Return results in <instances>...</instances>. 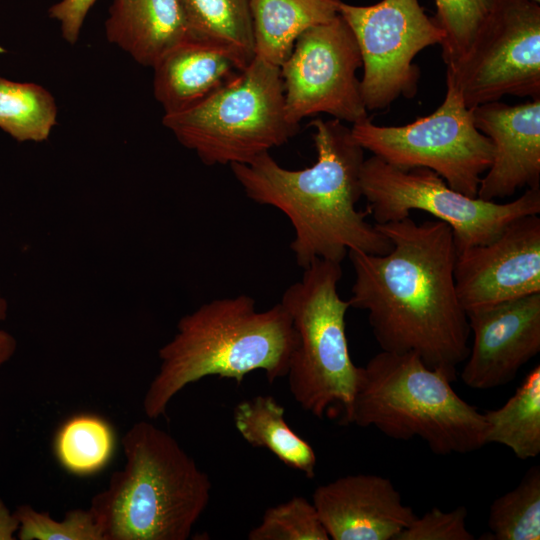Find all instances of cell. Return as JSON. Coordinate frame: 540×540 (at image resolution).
<instances>
[{
  "label": "cell",
  "instance_id": "1",
  "mask_svg": "<svg viewBox=\"0 0 540 540\" xmlns=\"http://www.w3.org/2000/svg\"><path fill=\"white\" fill-rule=\"evenodd\" d=\"M375 226L391 249L348 252L355 272L350 307L367 311L381 350L415 353L427 366L457 377L469 353L470 329L455 289L450 226L410 217Z\"/></svg>",
  "mask_w": 540,
  "mask_h": 540
},
{
  "label": "cell",
  "instance_id": "2",
  "mask_svg": "<svg viewBox=\"0 0 540 540\" xmlns=\"http://www.w3.org/2000/svg\"><path fill=\"white\" fill-rule=\"evenodd\" d=\"M310 125L317 153L312 166L286 169L267 152L230 165L234 177L249 199L289 219L290 248L301 268L318 259L341 264L350 250L386 254L389 239L366 220V211L356 209L364 149L340 120L316 118Z\"/></svg>",
  "mask_w": 540,
  "mask_h": 540
},
{
  "label": "cell",
  "instance_id": "3",
  "mask_svg": "<svg viewBox=\"0 0 540 540\" xmlns=\"http://www.w3.org/2000/svg\"><path fill=\"white\" fill-rule=\"evenodd\" d=\"M292 319L281 302L258 310L245 294L214 299L180 318L177 332L158 352L160 366L143 399L149 419L165 415L173 397L207 376L240 384L255 370L269 383L287 375L297 345Z\"/></svg>",
  "mask_w": 540,
  "mask_h": 540
},
{
  "label": "cell",
  "instance_id": "4",
  "mask_svg": "<svg viewBox=\"0 0 540 540\" xmlns=\"http://www.w3.org/2000/svg\"><path fill=\"white\" fill-rule=\"evenodd\" d=\"M121 443L125 464L89 507L103 540H186L210 499L207 473L147 421L134 423Z\"/></svg>",
  "mask_w": 540,
  "mask_h": 540
},
{
  "label": "cell",
  "instance_id": "5",
  "mask_svg": "<svg viewBox=\"0 0 540 540\" xmlns=\"http://www.w3.org/2000/svg\"><path fill=\"white\" fill-rule=\"evenodd\" d=\"M456 378L415 353L381 350L359 368L348 424L375 427L396 440L419 437L442 456L481 449L488 424L453 389Z\"/></svg>",
  "mask_w": 540,
  "mask_h": 540
},
{
  "label": "cell",
  "instance_id": "6",
  "mask_svg": "<svg viewBox=\"0 0 540 540\" xmlns=\"http://www.w3.org/2000/svg\"><path fill=\"white\" fill-rule=\"evenodd\" d=\"M341 277L340 263L315 260L280 302L298 338L286 375L292 396L317 418L347 425L360 367L349 353L345 315L350 305L338 292Z\"/></svg>",
  "mask_w": 540,
  "mask_h": 540
},
{
  "label": "cell",
  "instance_id": "7",
  "mask_svg": "<svg viewBox=\"0 0 540 540\" xmlns=\"http://www.w3.org/2000/svg\"><path fill=\"white\" fill-rule=\"evenodd\" d=\"M162 122L208 166L247 164L298 129L286 118L280 67L256 56L223 87Z\"/></svg>",
  "mask_w": 540,
  "mask_h": 540
},
{
  "label": "cell",
  "instance_id": "8",
  "mask_svg": "<svg viewBox=\"0 0 540 540\" xmlns=\"http://www.w3.org/2000/svg\"><path fill=\"white\" fill-rule=\"evenodd\" d=\"M360 186L375 224L424 211L450 226L457 254L491 242L520 217L540 214V186L506 203L486 201L451 188L428 168H399L375 155L363 161Z\"/></svg>",
  "mask_w": 540,
  "mask_h": 540
},
{
  "label": "cell",
  "instance_id": "9",
  "mask_svg": "<svg viewBox=\"0 0 540 540\" xmlns=\"http://www.w3.org/2000/svg\"><path fill=\"white\" fill-rule=\"evenodd\" d=\"M350 129L361 148L385 162L404 169L428 168L470 197H477L492 162L490 139L477 129L472 110L448 77L444 100L433 113L403 126H379L368 118Z\"/></svg>",
  "mask_w": 540,
  "mask_h": 540
},
{
  "label": "cell",
  "instance_id": "10",
  "mask_svg": "<svg viewBox=\"0 0 540 540\" xmlns=\"http://www.w3.org/2000/svg\"><path fill=\"white\" fill-rule=\"evenodd\" d=\"M446 67L469 109L507 95L540 98L539 3L495 0L466 52Z\"/></svg>",
  "mask_w": 540,
  "mask_h": 540
},
{
  "label": "cell",
  "instance_id": "11",
  "mask_svg": "<svg viewBox=\"0 0 540 540\" xmlns=\"http://www.w3.org/2000/svg\"><path fill=\"white\" fill-rule=\"evenodd\" d=\"M339 14L360 50V90L367 111L384 110L399 97L413 98L420 78L414 58L444 40L436 19L418 0H382L368 6L341 2Z\"/></svg>",
  "mask_w": 540,
  "mask_h": 540
},
{
  "label": "cell",
  "instance_id": "12",
  "mask_svg": "<svg viewBox=\"0 0 540 540\" xmlns=\"http://www.w3.org/2000/svg\"><path fill=\"white\" fill-rule=\"evenodd\" d=\"M360 67L358 44L340 14L306 30L280 66L287 121L298 127L320 113L351 124L368 119L356 75Z\"/></svg>",
  "mask_w": 540,
  "mask_h": 540
},
{
  "label": "cell",
  "instance_id": "13",
  "mask_svg": "<svg viewBox=\"0 0 540 540\" xmlns=\"http://www.w3.org/2000/svg\"><path fill=\"white\" fill-rule=\"evenodd\" d=\"M457 297L463 309L540 293V217H520L494 240L457 254Z\"/></svg>",
  "mask_w": 540,
  "mask_h": 540
},
{
  "label": "cell",
  "instance_id": "14",
  "mask_svg": "<svg viewBox=\"0 0 540 540\" xmlns=\"http://www.w3.org/2000/svg\"><path fill=\"white\" fill-rule=\"evenodd\" d=\"M473 343L461 371L464 384L507 385L540 352V293L466 310Z\"/></svg>",
  "mask_w": 540,
  "mask_h": 540
},
{
  "label": "cell",
  "instance_id": "15",
  "mask_svg": "<svg viewBox=\"0 0 540 540\" xmlns=\"http://www.w3.org/2000/svg\"><path fill=\"white\" fill-rule=\"evenodd\" d=\"M312 503L333 540H396L416 518L393 482L375 474L320 485Z\"/></svg>",
  "mask_w": 540,
  "mask_h": 540
},
{
  "label": "cell",
  "instance_id": "16",
  "mask_svg": "<svg viewBox=\"0 0 540 540\" xmlns=\"http://www.w3.org/2000/svg\"><path fill=\"white\" fill-rule=\"evenodd\" d=\"M472 110L475 126L493 145L477 197L496 201L540 186V98L518 105L493 101Z\"/></svg>",
  "mask_w": 540,
  "mask_h": 540
},
{
  "label": "cell",
  "instance_id": "17",
  "mask_svg": "<svg viewBox=\"0 0 540 540\" xmlns=\"http://www.w3.org/2000/svg\"><path fill=\"white\" fill-rule=\"evenodd\" d=\"M152 68L154 96L164 114L200 103L242 71L225 51L194 40L178 44Z\"/></svg>",
  "mask_w": 540,
  "mask_h": 540
},
{
  "label": "cell",
  "instance_id": "18",
  "mask_svg": "<svg viewBox=\"0 0 540 540\" xmlns=\"http://www.w3.org/2000/svg\"><path fill=\"white\" fill-rule=\"evenodd\" d=\"M105 32L109 42L150 67L190 40L179 0H113Z\"/></svg>",
  "mask_w": 540,
  "mask_h": 540
},
{
  "label": "cell",
  "instance_id": "19",
  "mask_svg": "<svg viewBox=\"0 0 540 540\" xmlns=\"http://www.w3.org/2000/svg\"><path fill=\"white\" fill-rule=\"evenodd\" d=\"M255 56L280 67L298 37L339 14L340 0H249Z\"/></svg>",
  "mask_w": 540,
  "mask_h": 540
},
{
  "label": "cell",
  "instance_id": "20",
  "mask_svg": "<svg viewBox=\"0 0 540 540\" xmlns=\"http://www.w3.org/2000/svg\"><path fill=\"white\" fill-rule=\"evenodd\" d=\"M285 409L272 396L257 395L239 402L234 425L253 447L268 449L283 464L315 476L316 454L312 446L293 431L284 419Z\"/></svg>",
  "mask_w": 540,
  "mask_h": 540
},
{
  "label": "cell",
  "instance_id": "21",
  "mask_svg": "<svg viewBox=\"0 0 540 540\" xmlns=\"http://www.w3.org/2000/svg\"><path fill=\"white\" fill-rule=\"evenodd\" d=\"M190 40L225 51L239 69L255 57L249 0H179Z\"/></svg>",
  "mask_w": 540,
  "mask_h": 540
},
{
  "label": "cell",
  "instance_id": "22",
  "mask_svg": "<svg viewBox=\"0 0 540 540\" xmlns=\"http://www.w3.org/2000/svg\"><path fill=\"white\" fill-rule=\"evenodd\" d=\"M483 414L488 424L486 444L504 445L521 460L537 457L540 453V365L525 376L503 406Z\"/></svg>",
  "mask_w": 540,
  "mask_h": 540
},
{
  "label": "cell",
  "instance_id": "23",
  "mask_svg": "<svg viewBox=\"0 0 540 540\" xmlns=\"http://www.w3.org/2000/svg\"><path fill=\"white\" fill-rule=\"evenodd\" d=\"M50 92L35 83L0 77V128L19 142L45 141L56 124Z\"/></svg>",
  "mask_w": 540,
  "mask_h": 540
},
{
  "label": "cell",
  "instance_id": "24",
  "mask_svg": "<svg viewBox=\"0 0 540 540\" xmlns=\"http://www.w3.org/2000/svg\"><path fill=\"white\" fill-rule=\"evenodd\" d=\"M114 433L101 417L75 415L58 429L54 452L60 465L69 473L87 476L102 470L114 451Z\"/></svg>",
  "mask_w": 540,
  "mask_h": 540
},
{
  "label": "cell",
  "instance_id": "25",
  "mask_svg": "<svg viewBox=\"0 0 540 540\" xmlns=\"http://www.w3.org/2000/svg\"><path fill=\"white\" fill-rule=\"evenodd\" d=\"M485 540L540 539V467H531L519 484L496 498L489 509Z\"/></svg>",
  "mask_w": 540,
  "mask_h": 540
},
{
  "label": "cell",
  "instance_id": "26",
  "mask_svg": "<svg viewBox=\"0 0 540 540\" xmlns=\"http://www.w3.org/2000/svg\"><path fill=\"white\" fill-rule=\"evenodd\" d=\"M249 540H328L313 503L302 496L268 508Z\"/></svg>",
  "mask_w": 540,
  "mask_h": 540
},
{
  "label": "cell",
  "instance_id": "27",
  "mask_svg": "<svg viewBox=\"0 0 540 540\" xmlns=\"http://www.w3.org/2000/svg\"><path fill=\"white\" fill-rule=\"evenodd\" d=\"M434 17L444 31L441 44L445 64L459 59L468 49L480 26L490 14L495 0H434Z\"/></svg>",
  "mask_w": 540,
  "mask_h": 540
},
{
  "label": "cell",
  "instance_id": "28",
  "mask_svg": "<svg viewBox=\"0 0 540 540\" xmlns=\"http://www.w3.org/2000/svg\"><path fill=\"white\" fill-rule=\"evenodd\" d=\"M14 513L19 522L16 536L20 540H103L89 508L69 510L59 521L28 504L18 506Z\"/></svg>",
  "mask_w": 540,
  "mask_h": 540
},
{
  "label": "cell",
  "instance_id": "29",
  "mask_svg": "<svg viewBox=\"0 0 540 540\" xmlns=\"http://www.w3.org/2000/svg\"><path fill=\"white\" fill-rule=\"evenodd\" d=\"M468 511L459 506L451 511L433 507L403 530L396 540H473L466 519Z\"/></svg>",
  "mask_w": 540,
  "mask_h": 540
},
{
  "label": "cell",
  "instance_id": "30",
  "mask_svg": "<svg viewBox=\"0 0 540 540\" xmlns=\"http://www.w3.org/2000/svg\"><path fill=\"white\" fill-rule=\"evenodd\" d=\"M97 0H61L49 9V16L60 24L62 37L75 44L90 8Z\"/></svg>",
  "mask_w": 540,
  "mask_h": 540
},
{
  "label": "cell",
  "instance_id": "31",
  "mask_svg": "<svg viewBox=\"0 0 540 540\" xmlns=\"http://www.w3.org/2000/svg\"><path fill=\"white\" fill-rule=\"evenodd\" d=\"M8 303L0 288V322L7 317ZM17 341L12 334L0 329V367L7 363L15 354Z\"/></svg>",
  "mask_w": 540,
  "mask_h": 540
},
{
  "label": "cell",
  "instance_id": "32",
  "mask_svg": "<svg viewBox=\"0 0 540 540\" xmlns=\"http://www.w3.org/2000/svg\"><path fill=\"white\" fill-rule=\"evenodd\" d=\"M18 528L19 522L15 513H12L0 499V540L15 539Z\"/></svg>",
  "mask_w": 540,
  "mask_h": 540
},
{
  "label": "cell",
  "instance_id": "33",
  "mask_svg": "<svg viewBox=\"0 0 540 540\" xmlns=\"http://www.w3.org/2000/svg\"><path fill=\"white\" fill-rule=\"evenodd\" d=\"M533 1H535L536 3H539V4H540V0H533Z\"/></svg>",
  "mask_w": 540,
  "mask_h": 540
}]
</instances>
